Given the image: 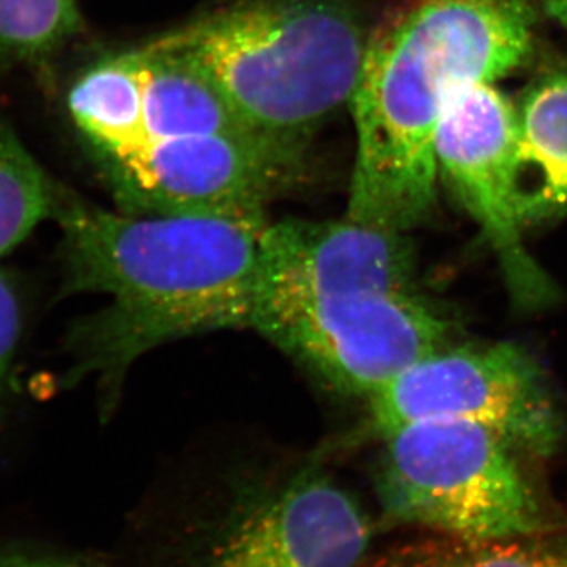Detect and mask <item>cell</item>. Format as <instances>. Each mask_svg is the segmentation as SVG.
I'll use <instances>...</instances> for the list:
<instances>
[{
  "mask_svg": "<svg viewBox=\"0 0 567 567\" xmlns=\"http://www.w3.org/2000/svg\"><path fill=\"white\" fill-rule=\"evenodd\" d=\"M76 0H0V63H33L81 31Z\"/></svg>",
  "mask_w": 567,
  "mask_h": 567,
  "instance_id": "obj_14",
  "label": "cell"
},
{
  "mask_svg": "<svg viewBox=\"0 0 567 567\" xmlns=\"http://www.w3.org/2000/svg\"><path fill=\"white\" fill-rule=\"evenodd\" d=\"M529 0H398L369 35L352 100L347 218L406 233L434 207L435 134L454 93L527 61Z\"/></svg>",
  "mask_w": 567,
  "mask_h": 567,
  "instance_id": "obj_2",
  "label": "cell"
},
{
  "mask_svg": "<svg viewBox=\"0 0 567 567\" xmlns=\"http://www.w3.org/2000/svg\"><path fill=\"white\" fill-rule=\"evenodd\" d=\"M59 185L0 118V257L52 218Z\"/></svg>",
  "mask_w": 567,
  "mask_h": 567,
  "instance_id": "obj_13",
  "label": "cell"
},
{
  "mask_svg": "<svg viewBox=\"0 0 567 567\" xmlns=\"http://www.w3.org/2000/svg\"><path fill=\"white\" fill-rule=\"evenodd\" d=\"M369 35L350 0H235L158 40L203 70L252 132L306 145L352 104Z\"/></svg>",
  "mask_w": 567,
  "mask_h": 567,
  "instance_id": "obj_3",
  "label": "cell"
},
{
  "mask_svg": "<svg viewBox=\"0 0 567 567\" xmlns=\"http://www.w3.org/2000/svg\"><path fill=\"white\" fill-rule=\"evenodd\" d=\"M25 305L20 284L0 268V427L10 415L17 379L14 365L24 338Z\"/></svg>",
  "mask_w": 567,
  "mask_h": 567,
  "instance_id": "obj_15",
  "label": "cell"
},
{
  "mask_svg": "<svg viewBox=\"0 0 567 567\" xmlns=\"http://www.w3.org/2000/svg\"><path fill=\"white\" fill-rule=\"evenodd\" d=\"M371 533L353 496L309 466L240 499L199 567H360Z\"/></svg>",
  "mask_w": 567,
  "mask_h": 567,
  "instance_id": "obj_9",
  "label": "cell"
},
{
  "mask_svg": "<svg viewBox=\"0 0 567 567\" xmlns=\"http://www.w3.org/2000/svg\"><path fill=\"white\" fill-rule=\"evenodd\" d=\"M369 401V429L393 434L423 421H466L495 432L514 451L554 453L561 417L539 368L517 346L439 350L410 365Z\"/></svg>",
  "mask_w": 567,
  "mask_h": 567,
  "instance_id": "obj_7",
  "label": "cell"
},
{
  "mask_svg": "<svg viewBox=\"0 0 567 567\" xmlns=\"http://www.w3.org/2000/svg\"><path fill=\"white\" fill-rule=\"evenodd\" d=\"M249 328L339 393L369 399L446 349L451 324L415 290L262 264Z\"/></svg>",
  "mask_w": 567,
  "mask_h": 567,
  "instance_id": "obj_4",
  "label": "cell"
},
{
  "mask_svg": "<svg viewBox=\"0 0 567 567\" xmlns=\"http://www.w3.org/2000/svg\"><path fill=\"white\" fill-rule=\"evenodd\" d=\"M121 212L267 223L268 207L308 177L306 145L262 134L153 141L99 167Z\"/></svg>",
  "mask_w": 567,
  "mask_h": 567,
  "instance_id": "obj_6",
  "label": "cell"
},
{
  "mask_svg": "<svg viewBox=\"0 0 567 567\" xmlns=\"http://www.w3.org/2000/svg\"><path fill=\"white\" fill-rule=\"evenodd\" d=\"M0 567H96L82 559L22 546L0 547Z\"/></svg>",
  "mask_w": 567,
  "mask_h": 567,
  "instance_id": "obj_16",
  "label": "cell"
},
{
  "mask_svg": "<svg viewBox=\"0 0 567 567\" xmlns=\"http://www.w3.org/2000/svg\"><path fill=\"white\" fill-rule=\"evenodd\" d=\"M516 112L514 203L525 227L567 210V73L536 81Z\"/></svg>",
  "mask_w": 567,
  "mask_h": 567,
  "instance_id": "obj_11",
  "label": "cell"
},
{
  "mask_svg": "<svg viewBox=\"0 0 567 567\" xmlns=\"http://www.w3.org/2000/svg\"><path fill=\"white\" fill-rule=\"evenodd\" d=\"M375 492L386 525L453 539H517L558 524L495 432L466 421H423L385 436Z\"/></svg>",
  "mask_w": 567,
  "mask_h": 567,
  "instance_id": "obj_5",
  "label": "cell"
},
{
  "mask_svg": "<svg viewBox=\"0 0 567 567\" xmlns=\"http://www.w3.org/2000/svg\"><path fill=\"white\" fill-rule=\"evenodd\" d=\"M360 567H567V522L517 539L431 537L395 547Z\"/></svg>",
  "mask_w": 567,
  "mask_h": 567,
  "instance_id": "obj_12",
  "label": "cell"
},
{
  "mask_svg": "<svg viewBox=\"0 0 567 567\" xmlns=\"http://www.w3.org/2000/svg\"><path fill=\"white\" fill-rule=\"evenodd\" d=\"M539 2L554 20L567 28V0H539Z\"/></svg>",
  "mask_w": 567,
  "mask_h": 567,
  "instance_id": "obj_17",
  "label": "cell"
},
{
  "mask_svg": "<svg viewBox=\"0 0 567 567\" xmlns=\"http://www.w3.org/2000/svg\"><path fill=\"white\" fill-rule=\"evenodd\" d=\"M134 55L142 87V137L136 148L192 134L256 133L210 78L181 52L155 40L134 50Z\"/></svg>",
  "mask_w": 567,
  "mask_h": 567,
  "instance_id": "obj_10",
  "label": "cell"
},
{
  "mask_svg": "<svg viewBox=\"0 0 567 567\" xmlns=\"http://www.w3.org/2000/svg\"><path fill=\"white\" fill-rule=\"evenodd\" d=\"M63 293L107 305L71 328L66 379L111 388L145 353L210 331L249 328L267 223L104 210L59 185Z\"/></svg>",
  "mask_w": 567,
  "mask_h": 567,
  "instance_id": "obj_1",
  "label": "cell"
},
{
  "mask_svg": "<svg viewBox=\"0 0 567 567\" xmlns=\"http://www.w3.org/2000/svg\"><path fill=\"white\" fill-rule=\"evenodd\" d=\"M516 155V106L492 82L454 93L435 134L439 174L486 234L518 303L540 305L554 289L522 240L514 203Z\"/></svg>",
  "mask_w": 567,
  "mask_h": 567,
  "instance_id": "obj_8",
  "label": "cell"
}]
</instances>
